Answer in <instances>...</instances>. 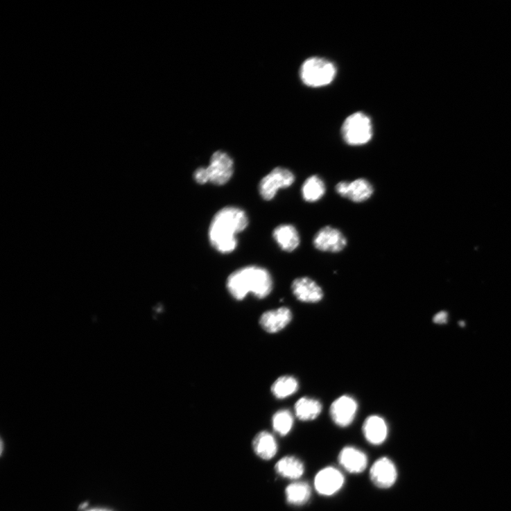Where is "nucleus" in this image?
Listing matches in <instances>:
<instances>
[{
  "label": "nucleus",
  "mask_w": 511,
  "mask_h": 511,
  "mask_svg": "<svg viewBox=\"0 0 511 511\" xmlns=\"http://www.w3.org/2000/svg\"><path fill=\"white\" fill-rule=\"evenodd\" d=\"M249 225L243 209L236 207L223 208L214 216L209 229L210 244L222 254H229L237 247L236 234Z\"/></svg>",
  "instance_id": "1"
},
{
  "label": "nucleus",
  "mask_w": 511,
  "mask_h": 511,
  "mask_svg": "<svg viewBox=\"0 0 511 511\" xmlns=\"http://www.w3.org/2000/svg\"><path fill=\"white\" fill-rule=\"evenodd\" d=\"M227 288L236 300H244L249 293L263 299L272 293L273 280L266 269L250 266L235 270L227 279Z\"/></svg>",
  "instance_id": "2"
},
{
  "label": "nucleus",
  "mask_w": 511,
  "mask_h": 511,
  "mask_svg": "<svg viewBox=\"0 0 511 511\" xmlns=\"http://www.w3.org/2000/svg\"><path fill=\"white\" fill-rule=\"evenodd\" d=\"M234 173L232 159L225 153H214L207 167H200L193 173L196 182L200 185L211 183L223 186L229 182Z\"/></svg>",
  "instance_id": "3"
},
{
  "label": "nucleus",
  "mask_w": 511,
  "mask_h": 511,
  "mask_svg": "<svg viewBox=\"0 0 511 511\" xmlns=\"http://www.w3.org/2000/svg\"><path fill=\"white\" fill-rule=\"evenodd\" d=\"M337 73L334 64L328 60L312 57L308 58L300 69V78L311 87H324L331 83Z\"/></svg>",
  "instance_id": "4"
},
{
  "label": "nucleus",
  "mask_w": 511,
  "mask_h": 511,
  "mask_svg": "<svg viewBox=\"0 0 511 511\" xmlns=\"http://www.w3.org/2000/svg\"><path fill=\"white\" fill-rule=\"evenodd\" d=\"M342 135L345 141L352 146H363L373 137L370 118L363 112H356L349 116L343 123Z\"/></svg>",
  "instance_id": "5"
},
{
  "label": "nucleus",
  "mask_w": 511,
  "mask_h": 511,
  "mask_svg": "<svg viewBox=\"0 0 511 511\" xmlns=\"http://www.w3.org/2000/svg\"><path fill=\"white\" fill-rule=\"evenodd\" d=\"M295 182V175L288 169L277 167L262 178L259 186L261 196L265 200H272L278 191L291 187Z\"/></svg>",
  "instance_id": "6"
},
{
  "label": "nucleus",
  "mask_w": 511,
  "mask_h": 511,
  "mask_svg": "<svg viewBox=\"0 0 511 511\" xmlns=\"http://www.w3.org/2000/svg\"><path fill=\"white\" fill-rule=\"evenodd\" d=\"M313 243L315 248L320 252L338 253L347 247V240L338 228L326 226L316 233Z\"/></svg>",
  "instance_id": "7"
},
{
  "label": "nucleus",
  "mask_w": 511,
  "mask_h": 511,
  "mask_svg": "<svg viewBox=\"0 0 511 511\" xmlns=\"http://www.w3.org/2000/svg\"><path fill=\"white\" fill-rule=\"evenodd\" d=\"M336 191L341 197L356 203L368 200L374 192L372 184L363 177L357 178L352 182H341L336 185Z\"/></svg>",
  "instance_id": "8"
},
{
  "label": "nucleus",
  "mask_w": 511,
  "mask_h": 511,
  "mask_svg": "<svg viewBox=\"0 0 511 511\" xmlns=\"http://www.w3.org/2000/svg\"><path fill=\"white\" fill-rule=\"evenodd\" d=\"M345 484L343 474L334 467H326L320 470L315 478V488L323 496H332L338 493Z\"/></svg>",
  "instance_id": "9"
},
{
  "label": "nucleus",
  "mask_w": 511,
  "mask_h": 511,
  "mask_svg": "<svg viewBox=\"0 0 511 511\" xmlns=\"http://www.w3.org/2000/svg\"><path fill=\"white\" fill-rule=\"evenodd\" d=\"M397 476L395 465L387 458L378 460L370 470L372 482L380 489L392 487L397 482Z\"/></svg>",
  "instance_id": "10"
},
{
  "label": "nucleus",
  "mask_w": 511,
  "mask_h": 511,
  "mask_svg": "<svg viewBox=\"0 0 511 511\" xmlns=\"http://www.w3.org/2000/svg\"><path fill=\"white\" fill-rule=\"evenodd\" d=\"M358 404L352 397L345 395L336 399L330 407V416L340 427H347L354 422Z\"/></svg>",
  "instance_id": "11"
},
{
  "label": "nucleus",
  "mask_w": 511,
  "mask_h": 511,
  "mask_svg": "<svg viewBox=\"0 0 511 511\" xmlns=\"http://www.w3.org/2000/svg\"><path fill=\"white\" fill-rule=\"evenodd\" d=\"M291 290L299 302L306 304L319 303L324 297L322 288L309 277L295 279L292 283Z\"/></svg>",
  "instance_id": "12"
},
{
  "label": "nucleus",
  "mask_w": 511,
  "mask_h": 511,
  "mask_svg": "<svg viewBox=\"0 0 511 511\" xmlns=\"http://www.w3.org/2000/svg\"><path fill=\"white\" fill-rule=\"evenodd\" d=\"M292 319L291 311L288 308L282 307L263 313L259 319V324L266 333L275 334L286 328Z\"/></svg>",
  "instance_id": "13"
},
{
  "label": "nucleus",
  "mask_w": 511,
  "mask_h": 511,
  "mask_svg": "<svg viewBox=\"0 0 511 511\" xmlns=\"http://www.w3.org/2000/svg\"><path fill=\"white\" fill-rule=\"evenodd\" d=\"M339 462L348 472L359 474L366 469L368 460L362 451L353 447H347L341 451Z\"/></svg>",
  "instance_id": "14"
},
{
  "label": "nucleus",
  "mask_w": 511,
  "mask_h": 511,
  "mask_svg": "<svg viewBox=\"0 0 511 511\" xmlns=\"http://www.w3.org/2000/svg\"><path fill=\"white\" fill-rule=\"evenodd\" d=\"M388 426L385 420L379 415L368 417L363 425V433L366 440L374 445L381 444L387 438Z\"/></svg>",
  "instance_id": "15"
},
{
  "label": "nucleus",
  "mask_w": 511,
  "mask_h": 511,
  "mask_svg": "<svg viewBox=\"0 0 511 511\" xmlns=\"http://www.w3.org/2000/svg\"><path fill=\"white\" fill-rule=\"evenodd\" d=\"M273 236L284 252H292L297 250L300 244V237L297 229L290 224L278 226L274 230Z\"/></svg>",
  "instance_id": "16"
},
{
  "label": "nucleus",
  "mask_w": 511,
  "mask_h": 511,
  "mask_svg": "<svg viewBox=\"0 0 511 511\" xmlns=\"http://www.w3.org/2000/svg\"><path fill=\"white\" fill-rule=\"evenodd\" d=\"M253 449L256 455L260 458L269 460L277 455L278 445L272 434L263 431L258 433L254 438Z\"/></svg>",
  "instance_id": "17"
},
{
  "label": "nucleus",
  "mask_w": 511,
  "mask_h": 511,
  "mask_svg": "<svg viewBox=\"0 0 511 511\" xmlns=\"http://www.w3.org/2000/svg\"><path fill=\"white\" fill-rule=\"evenodd\" d=\"M321 403L314 399L303 397L295 404V412L297 417L303 422H310L316 419L321 413Z\"/></svg>",
  "instance_id": "18"
},
{
  "label": "nucleus",
  "mask_w": 511,
  "mask_h": 511,
  "mask_svg": "<svg viewBox=\"0 0 511 511\" xmlns=\"http://www.w3.org/2000/svg\"><path fill=\"white\" fill-rule=\"evenodd\" d=\"M302 196L308 202H316L323 198L326 193L325 184L318 175H311L306 180L302 187Z\"/></svg>",
  "instance_id": "19"
},
{
  "label": "nucleus",
  "mask_w": 511,
  "mask_h": 511,
  "mask_svg": "<svg viewBox=\"0 0 511 511\" xmlns=\"http://www.w3.org/2000/svg\"><path fill=\"white\" fill-rule=\"evenodd\" d=\"M277 472L282 476L290 479L302 477L304 473V464L295 457H286L277 462Z\"/></svg>",
  "instance_id": "20"
},
{
  "label": "nucleus",
  "mask_w": 511,
  "mask_h": 511,
  "mask_svg": "<svg viewBox=\"0 0 511 511\" xmlns=\"http://www.w3.org/2000/svg\"><path fill=\"white\" fill-rule=\"evenodd\" d=\"M286 496L288 503L302 505L310 500L311 489L308 484L304 483H293L287 487Z\"/></svg>",
  "instance_id": "21"
},
{
  "label": "nucleus",
  "mask_w": 511,
  "mask_h": 511,
  "mask_svg": "<svg viewBox=\"0 0 511 511\" xmlns=\"http://www.w3.org/2000/svg\"><path fill=\"white\" fill-rule=\"evenodd\" d=\"M297 380L291 376H283L275 381L272 386V395L279 399L288 398L297 392Z\"/></svg>",
  "instance_id": "22"
},
{
  "label": "nucleus",
  "mask_w": 511,
  "mask_h": 511,
  "mask_svg": "<svg viewBox=\"0 0 511 511\" xmlns=\"http://www.w3.org/2000/svg\"><path fill=\"white\" fill-rule=\"evenodd\" d=\"M274 430L282 436L287 435L293 426V417L288 410L277 412L272 419Z\"/></svg>",
  "instance_id": "23"
},
{
  "label": "nucleus",
  "mask_w": 511,
  "mask_h": 511,
  "mask_svg": "<svg viewBox=\"0 0 511 511\" xmlns=\"http://www.w3.org/2000/svg\"><path fill=\"white\" fill-rule=\"evenodd\" d=\"M447 321L448 313L445 311L439 312L433 317V322L436 324H446Z\"/></svg>",
  "instance_id": "24"
},
{
  "label": "nucleus",
  "mask_w": 511,
  "mask_h": 511,
  "mask_svg": "<svg viewBox=\"0 0 511 511\" xmlns=\"http://www.w3.org/2000/svg\"><path fill=\"white\" fill-rule=\"evenodd\" d=\"M86 511H112V510L105 509V508H94V509L88 510Z\"/></svg>",
  "instance_id": "25"
},
{
  "label": "nucleus",
  "mask_w": 511,
  "mask_h": 511,
  "mask_svg": "<svg viewBox=\"0 0 511 511\" xmlns=\"http://www.w3.org/2000/svg\"><path fill=\"white\" fill-rule=\"evenodd\" d=\"M87 506V503H85H85H82V504H80V506H79V508H80V510H83V509H85V508H86Z\"/></svg>",
  "instance_id": "26"
},
{
  "label": "nucleus",
  "mask_w": 511,
  "mask_h": 511,
  "mask_svg": "<svg viewBox=\"0 0 511 511\" xmlns=\"http://www.w3.org/2000/svg\"><path fill=\"white\" fill-rule=\"evenodd\" d=\"M460 325L465 326V322H460Z\"/></svg>",
  "instance_id": "27"
}]
</instances>
